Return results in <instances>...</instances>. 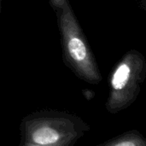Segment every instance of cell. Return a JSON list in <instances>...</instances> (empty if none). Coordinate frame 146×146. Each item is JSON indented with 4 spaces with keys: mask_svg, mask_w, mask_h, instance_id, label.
Wrapping results in <instances>:
<instances>
[{
    "mask_svg": "<svg viewBox=\"0 0 146 146\" xmlns=\"http://www.w3.org/2000/svg\"><path fill=\"white\" fill-rule=\"evenodd\" d=\"M145 78V56L136 50L126 52L109 76L107 111L114 115L130 107L137 100Z\"/></svg>",
    "mask_w": 146,
    "mask_h": 146,
    "instance_id": "cell-3",
    "label": "cell"
},
{
    "mask_svg": "<svg viewBox=\"0 0 146 146\" xmlns=\"http://www.w3.org/2000/svg\"><path fill=\"white\" fill-rule=\"evenodd\" d=\"M1 11H2V0H0V14H1Z\"/></svg>",
    "mask_w": 146,
    "mask_h": 146,
    "instance_id": "cell-6",
    "label": "cell"
},
{
    "mask_svg": "<svg viewBox=\"0 0 146 146\" xmlns=\"http://www.w3.org/2000/svg\"><path fill=\"white\" fill-rule=\"evenodd\" d=\"M139 4H140V8L143 10H146V0H139Z\"/></svg>",
    "mask_w": 146,
    "mask_h": 146,
    "instance_id": "cell-5",
    "label": "cell"
},
{
    "mask_svg": "<svg viewBox=\"0 0 146 146\" xmlns=\"http://www.w3.org/2000/svg\"><path fill=\"white\" fill-rule=\"evenodd\" d=\"M50 5L56 15L65 66L79 79L92 85L99 84L101 72L69 0H50Z\"/></svg>",
    "mask_w": 146,
    "mask_h": 146,
    "instance_id": "cell-2",
    "label": "cell"
},
{
    "mask_svg": "<svg viewBox=\"0 0 146 146\" xmlns=\"http://www.w3.org/2000/svg\"><path fill=\"white\" fill-rule=\"evenodd\" d=\"M90 130V125L75 114L37 110L20 123V146H73Z\"/></svg>",
    "mask_w": 146,
    "mask_h": 146,
    "instance_id": "cell-1",
    "label": "cell"
},
{
    "mask_svg": "<svg viewBox=\"0 0 146 146\" xmlns=\"http://www.w3.org/2000/svg\"><path fill=\"white\" fill-rule=\"evenodd\" d=\"M104 146H146V139L137 130H130L117 135L106 142L100 144Z\"/></svg>",
    "mask_w": 146,
    "mask_h": 146,
    "instance_id": "cell-4",
    "label": "cell"
}]
</instances>
